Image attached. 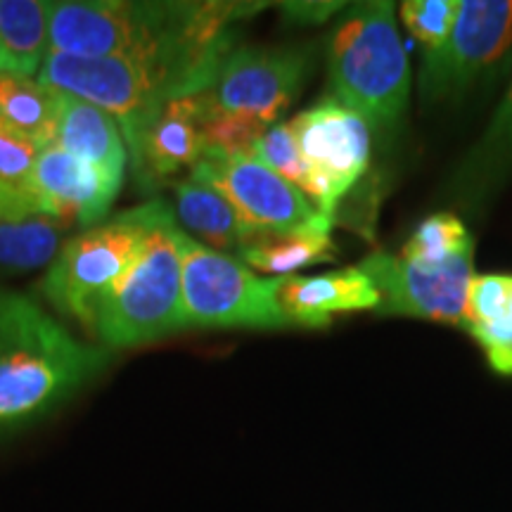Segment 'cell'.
Returning a JSON list of instances; mask_svg holds the SVG:
<instances>
[{
    "label": "cell",
    "mask_w": 512,
    "mask_h": 512,
    "mask_svg": "<svg viewBox=\"0 0 512 512\" xmlns=\"http://www.w3.org/2000/svg\"><path fill=\"white\" fill-rule=\"evenodd\" d=\"M67 230L69 223L46 214L0 221V278H15L53 264Z\"/></svg>",
    "instance_id": "23"
},
{
    "label": "cell",
    "mask_w": 512,
    "mask_h": 512,
    "mask_svg": "<svg viewBox=\"0 0 512 512\" xmlns=\"http://www.w3.org/2000/svg\"><path fill=\"white\" fill-rule=\"evenodd\" d=\"M252 157L302 192L309 185V171H306L302 152H299L290 124H285V121L273 124L264 136L256 140Z\"/></svg>",
    "instance_id": "27"
},
{
    "label": "cell",
    "mask_w": 512,
    "mask_h": 512,
    "mask_svg": "<svg viewBox=\"0 0 512 512\" xmlns=\"http://www.w3.org/2000/svg\"><path fill=\"white\" fill-rule=\"evenodd\" d=\"M264 3H50V50L74 57L152 55L166 48L235 38V27Z\"/></svg>",
    "instance_id": "3"
},
{
    "label": "cell",
    "mask_w": 512,
    "mask_h": 512,
    "mask_svg": "<svg viewBox=\"0 0 512 512\" xmlns=\"http://www.w3.org/2000/svg\"><path fill=\"white\" fill-rule=\"evenodd\" d=\"M34 185L41 214L88 228L107 221L121 190V183L112 181L98 166L57 145L43 147L38 155Z\"/></svg>",
    "instance_id": "14"
},
{
    "label": "cell",
    "mask_w": 512,
    "mask_h": 512,
    "mask_svg": "<svg viewBox=\"0 0 512 512\" xmlns=\"http://www.w3.org/2000/svg\"><path fill=\"white\" fill-rule=\"evenodd\" d=\"M207 91L171 100L143 128L131 150V166L143 190L157 188L181 171H192L207 152L204 143Z\"/></svg>",
    "instance_id": "13"
},
{
    "label": "cell",
    "mask_w": 512,
    "mask_h": 512,
    "mask_svg": "<svg viewBox=\"0 0 512 512\" xmlns=\"http://www.w3.org/2000/svg\"><path fill=\"white\" fill-rule=\"evenodd\" d=\"M174 211L150 230L121 280L102 297L93 335L105 349L143 347L185 330L183 268Z\"/></svg>",
    "instance_id": "5"
},
{
    "label": "cell",
    "mask_w": 512,
    "mask_h": 512,
    "mask_svg": "<svg viewBox=\"0 0 512 512\" xmlns=\"http://www.w3.org/2000/svg\"><path fill=\"white\" fill-rule=\"evenodd\" d=\"M475 254V242L467 233L465 223L456 214L439 211L427 216L401 249V256L411 264L441 268Z\"/></svg>",
    "instance_id": "25"
},
{
    "label": "cell",
    "mask_w": 512,
    "mask_h": 512,
    "mask_svg": "<svg viewBox=\"0 0 512 512\" xmlns=\"http://www.w3.org/2000/svg\"><path fill=\"white\" fill-rule=\"evenodd\" d=\"M233 41L131 57H74L50 50L38 81L112 114L124 133V143L131 147L164 105L214 86L223 62L233 53Z\"/></svg>",
    "instance_id": "1"
},
{
    "label": "cell",
    "mask_w": 512,
    "mask_h": 512,
    "mask_svg": "<svg viewBox=\"0 0 512 512\" xmlns=\"http://www.w3.org/2000/svg\"><path fill=\"white\" fill-rule=\"evenodd\" d=\"M313 64L316 55L309 46L233 48L207 91L209 105L273 126L302 93Z\"/></svg>",
    "instance_id": "10"
},
{
    "label": "cell",
    "mask_w": 512,
    "mask_h": 512,
    "mask_svg": "<svg viewBox=\"0 0 512 512\" xmlns=\"http://www.w3.org/2000/svg\"><path fill=\"white\" fill-rule=\"evenodd\" d=\"M273 280L275 304L290 328H328L337 313L377 311L380 306V292L370 275L358 266Z\"/></svg>",
    "instance_id": "15"
},
{
    "label": "cell",
    "mask_w": 512,
    "mask_h": 512,
    "mask_svg": "<svg viewBox=\"0 0 512 512\" xmlns=\"http://www.w3.org/2000/svg\"><path fill=\"white\" fill-rule=\"evenodd\" d=\"M330 226L302 230H252L242 242L238 259L252 271L285 278L297 275L302 268L332 261L337 247L332 242Z\"/></svg>",
    "instance_id": "20"
},
{
    "label": "cell",
    "mask_w": 512,
    "mask_h": 512,
    "mask_svg": "<svg viewBox=\"0 0 512 512\" xmlns=\"http://www.w3.org/2000/svg\"><path fill=\"white\" fill-rule=\"evenodd\" d=\"M174 219L188 238L216 252L238 256L252 230L226 197L200 178L174 181Z\"/></svg>",
    "instance_id": "18"
},
{
    "label": "cell",
    "mask_w": 512,
    "mask_h": 512,
    "mask_svg": "<svg viewBox=\"0 0 512 512\" xmlns=\"http://www.w3.org/2000/svg\"><path fill=\"white\" fill-rule=\"evenodd\" d=\"M460 0H406L401 5L403 27L411 31L425 55L446 46L458 19Z\"/></svg>",
    "instance_id": "26"
},
{
    "label": "cell",
    "mask_w": 512,
    "mask_h": 512,
    "mask_svg": "<svg viewBox=\"0 0 512 512\" xmlns=\"http://www.w3.org/2000/svg\"><path fill=\"white\" fill-rule=\"evenodd\" d=\"M472 256L441 268H427L406 261L399 254L373 252L358 264L380 292L377 313L439 320L463 328L467 287L475 278Z\"/></svg>",
    "instance_id": "12"
},
{
    "label": "cell",
    "mask_w": 512,
    "mask_h": 512,
    "mask_svg": "<svg viewBox=\"0 0 512 512\" xmlns=\"http://www.w3.org/2000/svg\"><path fill=\"white\" fill-rule=\"evenodd\" d=\"M183 268V323L188 328H290L273 297V278H259L245 261L178 233Z\"/></svg>",
    "instance_id": "7"
},
{
    "label": "cell",
    "mask_w": 512,
    "mask_h": 512,
    "mask_svg": "<svg viewBox=\"0 0 512 512\" xmlns=\"http://www.w3.org/2000/svg\"><path fill=\"white\" fill-rule=\"evenodd\" d=\"M110 366L27 294L0 290V437L34 425Z\"/></svg>",
    "instance_id": "2"
},
{
    "label": "cell",
    "mask_w": 512,
    "mask_h": 512,
    "mask_svg": "<svg viewBox=\"0 0 512 512\" xmlns=\"http://www.w3.org/2000/svg\"><path fill=\"white\" fill-rule=\"evenodd\" d=\"M512 178V81L498 102L486 131L460 159L448 178L446 197L456 207L477 214Z\"/></svg>",
    "instance_id": "16"
},
{
    "label": "cell",
    "mask_w": 512,
    "mask_h": 512,
    "mask_svg": "<svg viewBox=\"0 0 512 512\" xmlns=\"http://www.w3.org/2000/svg\"><path fill=\"white\" fill-rule=\"evenodd\" d=\"M62 91L17 74H0V126L38 147L55 145Z\"/></svg>",
    "instance_id": "21"
},
{
    "label": "cell",
    "mask_w": 512,
    "mask_h": 512,
    "mask_svg": "<svg viewBox=\"0 0 512 512\" xmlns=\"http://www.w3.org/2000/svg\"><path fill=\"white\" fill-rule=\"evenodd\" d=\"M5 72V55H3V46H0V74Z\"/></svg>",
    "instance_id": "29"
},
{
    "label": "cell",
    "mask_w": 512,
    "mask_h": 512,
    "mask_svg": "<svg viewBox=\"0 0 512 512\" xmlns=\"http://www.w3.org/2000/svg\"><path fill=\"white\" fill-rule=\"evenodd\" d=\"M190 176L209 183L233 204L249 230H302L335 226L302 190L254 157L204 152Z\"/></svg>",
    "instance_id": "11"
},
{
    "label": "cell",
    "mask_w": 512,
    "mask_h": 512,
    "mask_svg": "<svg viewBox=\"0 0 512 512\" xmlns=\"http://www.w3.org/2000/svg\"><path fill=\"white\" fill-rule=\"evenodd\" d=\"M309 171L304 195L325 219L337 223L339 202L370 164V126L361 114L328 98L290 121Z\"/></svg>",
    "instance_id": "9"
},
{
    "label": "cell",
    "mask_w": 512,
    "mask_h": 512,
    "mask_svg": "<svg viewBox=\"0 0 512 512\" xmlns=\"http://www.w3.org/2000/svg\"><path fill=\"white\" fill-rule=\"evenodd\" d=\"M169 209L162 200H150L69 238L50 264L38 292L93 335L95 311L102 297L119 283L150 230Z\"/></svg>",
    "instance_id": "6"
},
{
    "label": "cell",
    "mask_w": 512,
    "mask_h": 512,
    "mask_svg": "<svg viewBox=\"0 0 512 512\" xmlns=\"http://www.w3.org/2000/svg\"><path fill=\"white\" fill-rule=\"evenodd\" d=\"M512 62V0H460L446 46L422 55L425 105L460 100L489 86Z\"/></svg>",
    "instance_id": "8"
},
{
    "label": "cell",
    "mask_w": 512,
    "mask_h": 512,
    "mask_svg": "<svg viewBox=\"0 0 512 512\" xmlns=\"http://www.w3.org/2000/svg\"><path fill=\"white\" fill-rule=\"evenodd\" d=\"M41 147L0 126V221L41 214L36 197V162Z\"/></svg>",
    "instance_id": "24"
},
{
    "label": "cell",
    "mask_w": 512,
    "mask_h": 512,
    "mask_svg": "<svg viewBox=\"0 0 512 512\" xmlns=\"http://www.w3.org/2000/svg\"><path fill=\"white\" fill-rule=\"evenodd\" d=\"M332 98L368 121L370 131H394L411 100V62L389 0L356 3L339 17L325 46Z\"/></svg>",
    "instance_id": "4"
},
{
    "label": "cell",
    "mask_w": 512,
    "mask_h": 512,
    "mask_svg": "<svg viewBox=\"0 0 512 512\" xmlns=\"http://www.w3.org/2000/svg\"><path fill=\"white\" fill-rule=\"evenodd\" d=\"M342 10H344V3H320V0H313V3L280 5V12H283L287 22L299 24V27H306V24H323Z\"/></svg>",
    "instance_id": "28"
},
{
    "label": "cell",
    "mask_w": 512,
    "mask_h": 512,
    "mask_svg": "<svg viewBox=\"0 0 512 512\" xmlns=\"http://www.w3.org/2000/svg\"><path fill=\"white\" fill-rule=\"evenodd\" d=\"M463 330L496 373L512 375V275L486 273L470 280Z\"/></svg>",
    "instance_id": "19"
},
{
    "label": "cell",
    "mask_w": 512,
    "mask_h": 512,
    "mask_svg": "<svg viewBox=\"0 0 512 512\" xmlns=\"http://www.w3.org/2000/svg\"><path fill=\"white\" fill-rule=\"evenodd\" d=\"M55 145L69 155L98 166L112 181L124 183L126 143L117 119L93 102L62 93V112Z\"/></svg>",
    "instance_id": "17"
},
{
    "label": "cell",
    "mask_w": 512,
    "mask_h": 512,
    "mask_svg": "<svg viewBox=\"0 0 512 512\" xmlns=\"http://www.w3.org/2000/svg\"><path fill=\"white\" fill-rule=\"evenodd\" d=\"M0 46L5 72L36 76L50 55V3L0 0Z\"/></svg>",
    "instance_id": "22"
}]
</instances>
